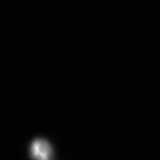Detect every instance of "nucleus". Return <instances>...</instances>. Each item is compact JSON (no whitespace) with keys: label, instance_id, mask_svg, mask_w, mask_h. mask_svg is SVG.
<instances>
[{"label":"nucleus","instance_id":"f257e3e1","mask_svg":"<svg viewBox=\"0 0 160 160\" xmlns=\"http://www.w3.org/2000/svg\"><path fill=\"white\" fill-rule=\"evenodd\" d=\"M30 155L34 159L50 160L53 157L51 145L43 139H38L33 141L30 147Z\"/></svg>","mask_w":160,"mask_h":160}]
</instances>
